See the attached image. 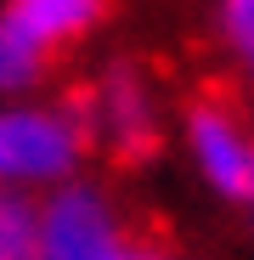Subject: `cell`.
<instances>
[{
    "label": "cell",
    "mask_w": 254,
    "mask_h": 260,
    "mask_svg": "<svg viewBox=\"0 0 254 260\" xmlns=\"http://www.w3.org/2000/svg\"><path fill=\"white\" fill-rule=\"evenodd\" d=\"M91 124L68 108L46 102H6L0 108V192H34V187H68L85 158Z\"/></svg>",
    "instance_id": "1"
},
{
    "label": "cell",
    "mask_w": 254,
    "mask_h": 260,
    "mask_svg": "<svg viewBox=\"0 0 254 260\" xmlns=\"http://www.w3.org/2000/svg\"><path fill=\"white\" fill-rule=\"evenodd\" d=\"M181 142H187V158L209 192L254 209V124L237 108L192 102L181 119Z\"/></svg>",
    "instance_id": "2"
},
{
    "label": "cell",
    "mask_w": 254,
    "mask_h": 260,
    "mask_svg": "<svg viewBox=\"0 0 254 260\" xmlns=\"http://www.w3.org/2000/svg\"><path fill=\"white\" fill-rule=\"evenodd\" d=\"M130 249L102 187L68 181L40 204V260H119Z\"/></svg>",
    "instance_id": "3"
},
{
    "label": "cell",
    "mask_w": 254,
    "mask_h": 260,
    "mask_svg": "<svg viewBox=\"0 0 254 260\" xmlns=\"http://www.w3.org/2000/svg\"><path fill=\"white\" fill-rule=\"evenodd\" d=\"M85 124H96V136L119 153V158H141L158 147V102L147 91V79L136 68H113L102 74L96 85V96H91V119Z\"/></svg>",
    "instance_id": "4"
},
{
    "label": "cell",
    "mask_w": 254,
    "mask_h": 260,
    "mask_svg": "<svg viewBox=\"0 0 254 260\" xmlns=\"http://www.w3.org/2000/svg\"><path fill=\"white\" fill-rule=\"evenodd\" d=\"M46 51H62L74 40H85L96 23H102V6L96 0H12L6 6Z\"/></svg>",
    "instance_id": "5"
},
{
    "label": "cell",
    "mask_w": 254,
    "mask_h": 260,
    "mask_svg": "<svg viewBox=\"0 0 254 260\" xmlns=\"http://www.w3.org/2000/svg\"><path fill=\"white\" fill-rule=\"evenodd\" d=\"M46 62H51V51L12 12H0V96H28L46 74Z\"/></svg>",
    "instance_id": "6"
},
{
    "label": "cell",
    "mask_w": 254,
    "mask_h": 260,
    "mask_svg": "<svg viewBox=\"0 0 254 260\" xmlns=\"http://www.w3.org/2000/svg\"><path fill=\"white\" fill-rule=\"evenodd\" d=\"M0 260H40V204L0 192Z\"/></svg>",
    "instance_id": "7"
},
{
    "label": "cell",
    "mask_w": 254,
    "mask_h": 260,
    "mask_svg": "<svg viewBox=\"0 0 254 260\" xmlns=\"http://www.w3.org/2000/svg\"><path fill=\"white\" fill-rule=\"evenodd\" d=\"M215 28H221V46L237 62V74L254 79V0H226L215 12Z\"/></svg>",
    "instance_id": "8"
},
{
    "label": "cell",
    "mask_w": 254,
    "mask_h": 260,
    "mask_svg": "<svg viewBox=\"0 0 254 260\" xmlns=\"http://www.w3.org/2000/svg\"><path fill=\"white\" fill-rule=\"evenodd\" d=\"M119 260H175V254H164V249H147V243H130Z\"/></svg>",
    "instance_id": "9"
}]
</instances>
